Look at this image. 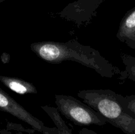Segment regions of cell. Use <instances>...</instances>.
I'll use <instances>...</instances> for the list:
<instances>
[{"label":"cell","instance_id":"cell-7","mask_svg":"<svg viewBox=\"0 0 135 134\" xmlns=\"http://www.w3.org/2000/svg\"><path fill=\"white\" fill-rule=\"evenodd\" d=\"M0 81L5 86L19 95L36 94V87L32 83L15 77L0 76Z\"/></svg>","mask_w":135,"mask_h":134},{"label":"cell","instance_id":"cell-12","mask_svg":"<svg viewBox=\"0 0 135 134\" xmlns=\"http://www.w3.org/2000/svg\"><path fill=\"white\" fill-rule=\"evenodd\" d=\"M79 134H98L96 132V131H93L92 130L86 128V127H84V128L81 129L79 131Z\"/></svg>","mask_w":135,"mask_h":134},{"label":"cell","instance_id":"cell-11","mask_svg":"<svg viewBox=\"0 0 135 134\" xmlns=\"http://www.w3.org/2000/svg\"><path fill=\"white\" fill-rule=\"evenodd\" d=\"M7 129L9 130H15L17 131H22V132L28 133H33L36 131L34 129H25L22 126L19 124H16V123H11V122H7Z\"/></svg>","mask_w":135,"mask_h":134},{"label":"cell","instance_id":"cell-2","mask_svg":"<svg viewBox=\"0 0 135 134\" xmlns=\"http://www.w3.org/2000/svg\"><path fill=\"white\" fill-rule=\"evenodd\" d=\"M117 93L110 89L79 91L78 97L106 119L108 123L120 129L125 134H135V118L121 106Z\"/></svg>","mask_w":135,"mask_h":134},{"label":"cell","instance_id":"cell-14","mask_svg":"<svg viewBox=\"0 0 135 134\" xmlns=\"http://www.w3.org/2000/svg\"><path fill=\"white\" fill-rule=\"evenodd\" d=\"M9 59H10V56H9V54L6 53H3L1 55V60L3 63H9Z\"/></svg>","mask_w":135,"mask_h":134},{"label":"cell","instance_id":"cell-4","mask_svg":"<svg viewBox=\"0 0 135 134\" xmlns=\"http://www.w3.org/2000/svg\"><path fill=\"white\" fill-rule=\"evenodd\" d=\"M0 111L5 112L11 114L13 116L30 125L32 129L42 134H54L57 131L56 127H46L42 121L34 116L1 87Z\"/></svg>","mask_w":135,"mask_h":134},{"label":"cell","instance_id":"cell-13","mask_svg":"<svg viewBox=\"0 0 135 134\" xmlns=\"http://www.w3.org/2000/svg\"><path fill=\"white\" fill-rule=\"evenodd\" d=\"M0 134H23L22 131H16L15 133L12 132L11 130H9L8 129H3L0 130Z\"/></svg>","mask_w":135,"mask_h":134},{"label":"cell","instance_id":"cell-3","mask_svg":"<svg viewBox=\"0 0 135 134\" xmlns=\"http://www.w3.org/2000/svg\"><path fill=\"white\" fill-rule=\"evenodd\" d=\"M55 102L61 115L77 126H102L108 123L102 114L72 96L55 95Z\"/></svg>","mask_w":135,"mask_h":134},{"label":"cell","instance_id":"cell-8","mask_svg":"<svg viewBox=\"0 0 135 134\" xmlns=\"http://www.w3.org/2000/svg\"><path fill=\"white\" fill-rule=\"evenodd\" d=\"M42 109L50 116L57 128V131L54 134H73L72 130L67 126L62 118L60 112L57 108L50 106H42Z\"/></svg>","mask_w":135,"mask_h":134},{"label":"cell","instance_id":"cell-10","mask_svg":"<svg viewBox=\"0 0 135 134\" xmlns=\"http://www.w3.org/2000/svg\"><path fill=\"white\" fill-rule=\"evenodd\" d=\"M117 96L119 102L124 110L135 118V94L124 97L117 93Z\"/></svg>","mask_w":135,"mask_h":134},{"label":"cell","instance_id":"cell-6","mask_svg":"<svg viewBox=\"0 0 135 134\" xmlns=\"http://www.w3.org/2000/svg\"><path fill=\"white\" fill-rule=\"evenodd\" d=\"M116 37L120 42L135 50V7L123 17Z\"/></svg>","mask_w":135,"mask_h":134},{"label":"cell","instance_id":"cell-1","mask_svg":"<svg viewBox=\"0 0 135 134\" xmlns=\"http://www.w3.org/2000/svg\"><path fill=\"white\" fill-rule=\"evenodd\" d=\"M30 47L38 57L51 64H59L66 60L76 62L95 70L102 77L108 78L118 76L121 72L98 50L81 44L75 39L67 42H35Z\"/></svg>","mask_w":135,"mask_h":134},{"label":"cell","instance_id":"cell-5","mask_svg":"<svg viewBox=\"0 0 135 134\" xmlns=\"http://www.w3.org/2000/svg\"><path fill=\"white\" fill-rule=\"evenodd\" d=\"M104 0H77L67 5L58 15L78 26H84L96 15L97 9Z\"/></svg>","mask_w":135,"mask_h":134},{"label":"cell","instance_id":"cell-9","mask_svg":"<svg viewBox=\"0 0 135 134\" xmlns=\"http://www.w3.org/2000/svg\"><path fill=\"white\" fill-rule=\"evenodd\" d=\"M121 59L125 66V70H121L118 79L122 81L129 80L135 82V56L122 53Z\"/></svg>","mask_w":135,"mask_h":134},{"label":"cell","instance_id":"cell-15","mask_svg":"<svg viewBox=\"0 0 135 134\" xmlns=\"http://www.w3.org/2000/svg\"><path fill=\"white\" fill-rule=\"evenodd\" d=\"M5 1V0H0V3H2L3 1Z\"/></svg>","mask_w":135,"mask_h":134}]
</instances>
